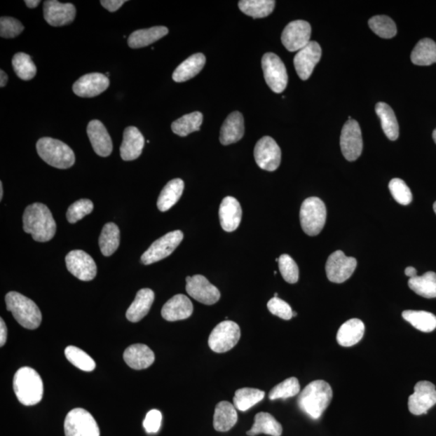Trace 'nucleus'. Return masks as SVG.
<instances>
[{"mask_svg":"<svg viewBox=\"0 0 436 436\" xmlns=\"http://www.w3.org/2000/svg\"><path fill=\"white\" fill-rule=\"evenodd\" d=\"M23 228L36 242L51 240L56 233V222L46 205L34 203L25 209L23 215Z\"/></svg>","mask_w":436,"mask_h":436,"instance_id":"nucleus-1","label":"nucleus"},{"mask_svg":"<svg viewBox=\"0 0 436 436\" xmlns=\"http://www.w3.org/2000/svg\"><path fill=\"white\" fill-rule=\"evenodd\" d=\"M333 391L331 386L322 380L313 381L305 387L297 400L301 411L313 419L321 418L331 403Z\"/></svg>","mask_w":436,"mask_h":436,"instance_id":"nucleus-2","label":"nucleus"},{"mask_svg":"<svg viewBox=\"0 0 436 436\" xmlns=\"http://www.w3.org/2000/svg\"><path fill=\"white\" fill-rule=\"evenodd\" d=\"M13 389L19 402L25 406H34L43 397V381L39 373L29 367H23L15 373Z\"/></svg>","mask_w":436,"mask_h":436,"instance_id":"nucleus-3","label":"nucleus"},{"mask_svg":"<svg viewBox=\"0 0 436 436\" xmlns=\"http://www.w3.org/2000/svg\"><path fill=\"white\" fill-rule=\"evenodd\" d=\"M7 310L15 320L26 329L39 328L42 320L41 311L36 303L18 292H10L5 297Z\"/></svg>","mask_w":436,"mask_h":436,"instance_id":"nucleus-4","label":"nucleus"},{"mask_svg":"<svg viewBox=\"0 0 436 436\" xmlns=\"http://www.w3.org/2000/svg\"><path fill=\"white\" fill-rule=\"evenodd\" d=\"M36 151L42 161L55 168H70L76 163L71 148L54 138H41L36 143Z\"/></svg>","mask_w":436,"mask_h":436,"instance_id":"nucleus-5","label":"nucleus"},{"mask_svg":"<svg viewBox=\"0 0 436 436\" xmlns=\"http://www.w3.org/2000/svg\"><path fill=\"white\" fill-rule=\"evenodd\" d=\"M300 221L303 231L310 236H316L322 231L327 221V208L318 198H307L301 207Z\"/></svg>","mask_w":436,"mask_h":436,"instance_id":"nucleus-6","label":"nucleus"},{"mask_svg":"<svg viewBox=\"0 0 436 436\" xmlns=\"http://www.w3.org/2000/svg\"><path fill=\"white\" fill-rule=\"evenodd\" d=\"M66 436H100V428L94 417L86 409L76 408L67 414L64 422Z\"/></svg>","mask_w":436,"mask_h":436,"instance_id":"nucleus-7","label":"nucleus"},{"mask_svg":"<svg viewBox=\"0 0 436 436\" xmlns=\"http://www.w3.org/2000/svg\"><path fill=\"white\" fill-rule=\"evenodd\" d=\"M241 337L240 327L233 321H223L210 334L209 346L217 353H224L235 348Z\"/></svg>","mask_w":436,"mask_h":436,"instance_id":"nucleus-8","label":"nucleus"},{"mask_svg":"<svg viewBox=\"0 0 436 436\" xmlns=\"http://www.w3.org/2000/svg\"><path fill=\"white\" fill-rule=\"evenodd\" d=\"M262 68L266 83L275 93H283L289 77L285 64L273 53H267L262 58Z\"/></svg>","mask_w":436,"mask_h":436,"instance_id":"nucleus-9","label":"nucleus"},{"mask_svg":"<svg viewBox=\"0 0 436 436\" xmlns=\"http://www.w3.org/2000/svg\"><path fill=\"white\" fill-rule=\"evenodd\" d=\"M183 238L184 233L180 231L170 232L158 238L142 255V263L145 265H150L168 257L179 247Z\"/></svg>","mask_w":436,"mask_h":436,"instance_id":"nucleus-10","label":"nucleus"},{"mask_svg":"<svg viewBox=\"0 0 436 436\" xmlns=\"http://www.w3.org/2000/svg\"><path fill=\"white\" fill-rule=\"evenodd\" d=\"M340 147L348 161H355L362 154V134L360 125L355 120L346 122L340 136Z\"/></svg>","mask_w":436,"mask_h":436,"instance_id":"nucleus-11","label":"nucleus"},{"mask_svg":"<svg viewBox=\"0 0 436 436\" xmlns=\"http://www.w3.org/2000/svg\"><path fill=\"white\" fill-rule=\"evenodd\" d=\"M357 261L353 257H346L342 251L332 253L327 259L326 273L333 283L341 284L348 280L355 272Z\"/></svg>","mask_w":436,"mask_h":436,"instance_id":"nucleus-12","label":"nucleus"},{"mask_svg":"<svg viewBox=\"0 0 436 436\" xmlns=\"http://www.w3.org/2000/svg\"><path fill=\"white\" fill-rule=\"evenodd\" d=\"M254 156L258 166L268 172H274L281 162V151L273 137L266 136L255 145Z\"/></svg>","mask_w":436,"mask_h":436,"instance_id":"nucleus-13","label":"nucleus"},{"mask_svg":"<svg viewBox=\"0 0 436 436\" xmlns=\"http://www.w3.org/2000/svg\"><path fill=\"white\" fill-rule=\"evenodd\" d=\"M186 291L193 299L207 306L214 305L221 297L220 291L204 275H195L186 278Z\"/></svg>","mask_w":436,"mask_h":436,"instance_id":"nucleus-14","label":"nucleus"},{"mask_svg":"<svg viewBox=\"0 0 436 436\" xmlns=\"http://www.w3.org/2000/svg\"><path fill=\"white\" fill-rule=\"evenodd\" d=\"M436 404V390L433 383L423 381L414 386L413 395L409 396L408 408L414 416L427 414L428 409Z\"/></svg>","mask_w":436,"mask_h":436,"instance_id":"nucleus-15","label":"nucleus"},{"mask_svg":"<svg viewBox=\"0 0 436 436\" xmlns=\"http://www.w3.org/2000/svg\"><path fill=\"white\" fill-rule=\"evenodd\" d=\"M311 26L305 20L292 21L281 35L282 44L290 52L299 51L311 42Z\"/></svg>","mask_w":436,"mask_h":436,"instance_id":"nucleus-16","label":"nucleus"},{"mask_svg":"<svg viewBox=\"0 0 436 436\" xmlns=\"http://www.w3.org/2000/svg\"><path fill=\"white\" fill-rule=\"evenodd\" d=\"M67 268L73 275L83 281L93 280L97 267L92 257L81 250H74L66 257Z\"/></svg>","mask_w":436,"mask_h":436,"instance_id":"nucleus-17","label":"nucleus"},{"mask_svg":"<svg viewBox=\"0 0 436 436\" xmlns=\"http://www.w3.org/2000/svg\"><path fill=\"white\" fill-rule=\"evenodd\" d=\"M322 57L320 45L311 41L306 47L297 53L294 57L296 71L302 81H307Z\"/></svg>","mask_w":436,"mask_h":436,"instance_id":"nucleus-18","label":"nucleus"},{"mask_svg":"<svg viewBox=\"0 0 436 436\" xmlns=\"http://www.w3.org/2000/svg\"><path fill=\"white\" fill-rule=\"evenodd\" d=\"M109 86V79L100 73L85 74L73 85V92L78 97L91 98L106 91Z\"/></svg>","mask_w":436,"mask_h":436,"instance_id":"nucleus-19","label":"nucleus"},{"mask_svg":"<svg viewBox=\"0 0 436 436\" xmlns=\"http://www.w3.org/2000/svg\"><path fill=\"white\" fill-rule=\"evenodd\" d=\"M76 15V9L72 4H62L57 0L44 3V18L54 27L70 25Z\"/></svg>","mask_w":436,"mask_h":436,"instance_id":"nucleus-20","label":"nucleus"},{"mask_svg":"<svg viewBox=\"0 0 436 436\" xmlns=\"http://www.w3.org/2000/svg\"><path fill=\"white\" fill-rule=\"evenodd\" d=\"M88 135L93 150L101 157H108L113 151V142L102 122L93 120L88 125Z\"/></svg>","mask_w":436,"mask_h":436,"instance_id":"nucleus-21","label":"nucleus"},{"mask_svg":"<svg viewBox=\"0 0 436 436\" xmlns=\"http://www.w3.org/2000/svg\"><path fill=\"white\" fill-rule=\"evenodd\" d=\"M193 305L188 297L177 294L163 307L161 315L165 320L175 322L184 320L193 315Z\"/></svg>","mask_w":436,"mask_h":436,"instance_id":"nucleus-22","label":"nucleus"},{"mask_svg":"<svg viewBox=\"0 0 436 436\" xmlns=\"http://www.w3.org/2000/svg\"><path fill=\"white\" fill-rule=\"evenodd\" d=\"M243 211L240 203L233 196H226L222 200L219 208L221 226L226 232L237 230L242 220Z\"/></svg>","mask_w":436,"mask_h":436,"instance_id":"nucleus-23","label":"nucleus"},{"mask_svg":"<svg viewBox=\"0 0 436 436\" xmlns=\"http://www.w3.org/2000/svg\"><path fill=\"white\" fill-rule=\"evenodd\" d=\"M145 145V138L135 126L126 128L123 142L120 148L121 158L125 161H135L142 155Z\"/></svg>","mask_w":436,"mask_h":436,"instance_id":"nucleus-24","label":"nucleus"},{"mask_svg":"<svg viewBox=\"0 0 436 436\" xmlns=\"http://www.w3.org/2000/svg\"><path fill=\"white\" fill-rule=\"evenodd\" d=\"M124 360L131 369L142 370L148 369L155 362L156 356L148 346L137 343L126 348L124 353Z\"/></svg>","mask_w":436,"mask_h":436,"instance_id":"nucleus-25","label":"nucleus"},{"mask_svg":"<svg viewBox=\"0 0 436 436\" xmlns=\"http://www.w3.org/2000/svg\"><path fill=\"white\" fill-rule=\"evenodd\" d=\"M244 135V119L239 111H233L228 116L223 123L220 142L222 145L228 146L240 141Z\"/></svg>","mask_w":436,"mask_h":436,"instance_id":"nucleus-26","label":"nucleus"},{"mask_svg":"<svg viewBox=\"0 0 436 436\" xmlns=\"http://www.w3.org/2000/svg\"><path fill=\"white\" fill-rule=\"evenodd\" d=\"M155 300V292L150 289H142L137 292L135 299L126 312L128 320L137 322L147 315Z\"/></svg>","mask_w":436,"mask_h":436,"instance_id":"nucleus-27","label":"nucleus"},{"mask_svg":"<svg viewBox=\"0 0 436 436\" xmlns=\"http://www.w3.org/2000/svg\"><path fill=\"white\" fill-rule=\"evenodd\" d=\"M365 324L357 318L350 319L340 327L337 333V342L344 348L353 347L363 339Z\"/></svg>","mask_w":436,"mask_h":436,"instance_id":"nucleus-28","label":"nucleus"},{"mask_svg":"<svg viewBox=\"0 0 436 436\" xmlns=\"http://www.w3.org/2000/svg\"><path fill=\"white\" fill-rule=\"evenodd\" d=\"M205 61V55L200 53L190 56L175 69L172 74L173 81L177 83H183L198 76L204 68Z\"/></svg>","mask_w":436,"mask_h":436,"instance_id":"nucleus-29","label":"nucleus"},{"mask_svg":"<svg viewBox=\"0 0 436 436\" xmlns=\"http://www.w3.org/2000/svg\"><path fill=\"white\" fill-rule=\"evenodd\" d=\"M238 422V414L235 406L223 401L217 404L214 416V427L217 432H226Z\"/></svg>","mask_w":436,"mask_h":436,"instance_id":"nucleus-30","label":"nucleus"},{"mask_svg":"<svg viewBox=\"0 0 436 436\" xmlns=\"http://www.w3.org/2000/svg\"><path fill=\"white\" fill-rule=\"evenodd\" d=\"M168 34V29L164 26H156L147 29H139L134 32L128 39V45L132 49H139V48L150 46L163 39Z\"/></svg>","mask_w":436,"mask_h":436,"instance_id":"nucleus-31","label":"nucleus"},{"mask_svg":"<svg viewBox=\"0 0 436 436\" xmlns=\"http://www.w3.org/2000/svg\"><path fill=\"white\" fill-rule=\"evenodd\" d=\"M184 189V182L182 179H175L169 182L163 189L157 201L158 209L166 212L177 203L182 198Z\"/></svg>","mask_w":436,"mask_h":436,"instance_id":"nucleus-32","label":"nucleus"},{"mask_svg":"<svg viewBox=\"0 0 436 436\" xmlns=\"http://www.w3.org/2000/svg\"><path fill=\"white\" fill-rule=\"evenodd\" d=\"M282 432H283V428H282L281 424L272 414L260 412L254 416L253 426L247 434L250 436H255L259 434L280 436Z\"/></svg>","mask_w":436,"mask_h":436,"instance_id":"nucleus-33","label":"nucleus"},{"mask_svg":"<svg viewBox=\"0 0 436 436\" xmlns=\"http://www.w3.org/2000/svg\"><path fill=\"white\" fill-rule=\"evenodd\" d=\"M375 110L386 137L391 141H396L400 136V126L395 111L389 104L383 102L376 104Z\"/></svg>","mask_w":436,"mask_h":436,"instance_id":"nucleus-34","label":"nucleus"},{"mask_svg":"<svg viewBox=\"0 0 436 436\" xmlns=\"http://www.w3.org/2000/svg\"><path fill=\"white\" fill-rule=\"evenodd\" d=\"M409 289L425 299L436 297V273L428 272L421 276H414L408 281Z\"/></svg>","mask_w":436,"mask_h":436,"instance_id":"nucleus-35","label":"nucleus"},{"mask_svg":"<svg viewBox=\"0 0 436 436\" xmlns=\"http://www.w3.org/2000/svg\"><path fill=\"white\" fill-rule=\"evenodd\" d=\"M101 253L104 257H111L120 245V230L113 222L107 223L103 227L99 238Z\"/></svg>","mask_w":436,"mask_h":436,"instance_id":"nucleus-36","label":"nucleus"},{"mask_svg":"<svg viewBox=\"0 0 436 436\" xmlns=\"http://www.w3.org/2000/svg\"><path fill=\"white\" fill-rule=\"evenodd\" d=\"M411 61L417 66H430L436 63V43L429 39L418 42L411 53Z\"/></svg>","mask_w":436,"mask_h":436,"instance_id":"nucleus-37","label":"nucleus"},{"mask_svg":"<svg viewBox=\"0 0 436 436\" xmlns=\"http://www.w3.org/2000/svg\"><path fill=\"white\" fill-rule=\"evenodd\" d=\"M275 2L273 0H242L238 8L243 13L254 19L264 18L273 12Z\"/></svg>","mask_w":436,"mask_h":436,"instance_id":"nucleus-38","label":"nucleus"},{"mask_svg":"<svg viewBox=\"0 0 436 436\" xmlns=\"http://www.w3.org/2000/svg\"><path fill=\"white\" fill-rule=\"evenodd\" d=\"M402 318L422 332H432L436 328V316L427 311H406Z\"/></svg>","mask_w":436,"mask_h":436,"instance_id":"nucleus-39","label":"nucleus"},{"mask_svg":"<svg viewBox=\"0 0 436 436\" xmlns=\"http://www.w3.org/2000/svg\"><path fill=\"white\" fill-rule=\"evenodd\" d=\"M265 393L253 388H243L236 392L233 397V406L240 411H247L257 403L261 402Z\"/></svg>","mask_w":436,"mask_h":436,"instance_id":"nucleus-40","label":"nucleus"},{"mask_svg":"<svg viewBox=\"0 0 436 436\" xmlns=\"http://www.w3.org/2000/svg\"><path fill=\"white\" fill-rule=\"evenodd\" d=\"M202 122L203 115L200 111H194L175 121L172 125V130L174 134L186 137L193 132L199 131Z\"/></svg>","mask_w":436,"mask_h":436,"instance_id":"nucleus-41","label":"nucleus"},{"mask_svg":"<svg viewBox=\"0 0 436 436\" xmlns=\"http://www.w3.org/2000/svg\"><path fill=\"white\" fill-rule=\"evenodd\" d=\"M13 67L17 76L25 81H31L36 74V67L29 55L18 53L13 58Z\"/></svg>","mask_w":436,"mask_h":436,"instance_id":"nucleus-42","label":"nucleus"},{"mask_svg":"<svg viewBox=\"0 0 436 436\" xmlns=\"http://www.w3.org/2000/svg\"><path fill=\"white\" fill-rule=\"evenodd\" d=\"M65 355L69 362L84 372H92L95 369L94 360L83 350L74 346L65 349Z\"/></svg>","mask_w":436,"mask_h":436,"instance_id":"nucleus-43","label":"nucleus"},{"mask_svg":"<svg viewBox=\"0 0 436 436\" xmlns=\"http://www.w3.org/2000/svg\"><path fill=\"white\" fill-rule=\"evenodd\" d=\"M369 25L374 33L382 39H390L397 34V26L387 15H376L369 21Z\"/></svg>","mask_w":436,"mask_h":436,"instance_id":"nucleus-44","label":"nucleus"},{"mask_svg":"<svg viewBox=\"0 0 436 436\" xmlns=\"http://www.w3.org/2000/svg\"><path fill=\"white\" fill-rule=\"evenodd\" d=\"M301 386L299 381L296 377H290L275 386L269 393V400L274 401L276 400H287L294 397L300 393Z\"/></svg>","mask_w":436,"mask_h":436,"instance_id":"nucleus-45","label":"nucleus"},{"mask_svg":"<svg viewBox=\"0 0 436 436\" xmlns=\"http://www.w3.org/2000/svg\"><path fill=\"white\" fill-rule=\"evenodd\" d=\"M279 269L284 280L289 284H296L299 279V268L289 254H281L279 258Z\"/></svg>","mask_w":436,"mask_h":436,"instance_id":"nucleus-46","label":"nucleus"},{"mask_svg":"<svg viewBox=\"0 0 436 436\" xmlns=\"http://www.w3.org/2000/svg\"><path fill=\"white\" fill-rule=\"evenodd\" d=\"M94 205L92 200L88 199L79 200L73 203L67 212V219L71 224H74L79 220L83 219L93 211Z\"/></svg>","mask_w":436,"mask_h":436,"instance_id":"nucleus-47","label":"nucleus"},{"mask_svg":"<svg viewBox=\"0 0 436 436\" xmlns=\"http://www.w3.org/2000/svg\"><path fill=\"white\" fill-rule=\"evenodd\" d=\"M389 189L393 198L402 205H408L411 203L413 196L411 189L401 179H393L389 184Z\"/></svg>","mask_w":436,"mask_h":436,"instance_id":"nucleus-48","label":"nucleus"},{"mask_svg":"<svg viewBox=\"0 0 436 436\" xmlns=\"http://www.w3.org/2000/svg\"><path fill=\"white\" fill-rule=\"evenodd\" d=\"M24 26L17 19L2 17L0 19V36L4 39H14L24 31Z\"/></svg>","mask_w":436,"mask_h":436,"instance_id":"nucleus-49","label":"nucleus"},{"mask_svg":"<svg viewBox=\"0 0 436 436\" xmlns=\"http://www.w3.org/2000/svg\"><path fill=\"white\" fill-rule=\"evenodd\" d=\"M268 309L273 315L278 316L284 320H290L292 318L291 306L286 301L279 297H273L268 302Z\"/></svg>","mask_w":436,"mask_h":436,"instance_id":"nucleus-50","label":"nucleus"},{"mask_svg":"<svg viewBox=\"0 0 436 436\" xmlns=\"http://www.w3.org/2000/svg\"><path fill=\"white\" fill-rule=\"evenodd\" d=\"M162 423V414L158 409H152L149 411L143 422L146 432L149 434L156 433L161 429Z\"/></svg>","mask_w":436,"mask_h":436,"instance_id":"nucleus-51","label":"nucleus"},{"mask_svg":"<svg viewBox=\"0 0 436 436\" xmlns=\"http://www.w3.org/2000/svg\"><path fill=\"white\" fill-rule=\"evenodd\" d=\"M125 2V0H102V1H100V4L104 8L109 10V12L114 13Z\"/></svg>","mask_w":436,"mask_h":436,"instance_id":"nucleus-52","label":"nucleus"},{"mask_svg":"<svg viewBox=\"0 0 436 436\" xmlns=\"http://www.w3.org/2000/svg\"><path fill=\"white\" fill-rule=\"evenodd\" d=\"M8 338V328L6 324H5L3 318L0 319V346H3L6 343Z\"/></svg>","mask_w":436,"mask_h":436,"instance_id":"nucleus-53","label":"nucleus"},{"mask_svg":"<svg viewBox=\"0 0 436 436\" xmlns=\"http://www.w3.org/2000/svg\"><path fill=\"white\" fill-rule=\"evenodd\" d=\"M8 81L7 74L3 70L0 71V87L4 88L6 86Z\"/></svg>","mask_w":436,"mask_h":436,"instance_id":"nucleus-54","label":"nucleus"},{"mask_svg":"<svg viewBox=\"0 0 436 436\" xmlns=\"http://www.w3.org/2000/svg\"><path fill=\"white\" fill-rule=\"evenodd\" d=\"M25 3L29 8H35L41 4L40 0H25Z\"/></svg>","mask_w":436,"mask_h":436,"instance_id":"nucleus-55","label":"nucleus"},{"mask_svg":"<svg viewBox=\"0 0 436 436\" xmlns=\"http://www.w3.org/2000/svg\"><path fill=\"white\" fill-rule=\"evenodd\" d=\"M405 274L409 276V278H413L417 275V271L413 267H408L405 270Z\"/></svg>","mask_w":436,"mask_h":436,"instance_id":"nucleus-56","label":"nucleus"},{"mask_svg":"<svg viewBox=\"0 0 436 436\" xmlns=\"http://www.w3.org/2000/svg\"><path fill=\"white\" fill-rule=\"evenodd\" d=\"M4 196L3 183L0 182V200H2Z\"/></svg>","mask_w":436,"mask_h":436,"instance_id":"nucleus-57","label":"nucleus"},{"mask_svg":"<svg viewBox=\"0 0 436 436\" xmlns=\"http://www.w3.org/2000/svg\"><path fill=\"white\" fill-rule=\"evenodd\" d=\"M432 137H433V139H434V141L435 142V144H436V129L433 132Z\"/></svg>","mask_w":436,"mask_h":436,"instance_id":"nucleus-58","label":"nucleus"},{"mask_svg":"<svg viewBox=\"0 0 436 436\" xmlns=\"http://www.w3.org/2000/svg\"><path fill=\"white\" fill-rule=\"evenodd\" d=\"M433 209H434V211H435V214H436V201H435V203H434V205H433Z\"/></svg>","mask_w":436,"mask_h":436,"instance_id":"nucleus-59","label":"nucleus"},{"mask_svg":"<svg viewBox=\"0 0 436 436\" xmlns=\"http://www.w3.org/2000/svg\"><path fill=\"white\" fill-rule=\"evenodd\" d=\"M297 313L296 312L292 311V317H296Z\"/></svg>","mask_w":436,"mask_h":436,"instance_id":"nucleus-60","label":"nucleus"},{"mask_svg":"<svg viewBox=\"0 0 436 436\" xmlns=\"http://www.w3.org/2000/svg\"><path fill=\"white\" fill-rule=\"evenodd\" d=\"M274 297H278V292H275V294H274Z\"/></svg>","mask_w":436,"mask_h":436,"instance_id":"nucleus-61","label":"nucleus"}]
</instances>
